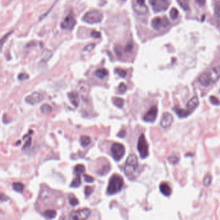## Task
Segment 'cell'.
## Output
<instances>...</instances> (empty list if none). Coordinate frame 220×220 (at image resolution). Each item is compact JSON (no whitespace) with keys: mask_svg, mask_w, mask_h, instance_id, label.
I'll return each mask as SVG.
<instances>
[{"mask_svg":"<svg viewBox=\"0 0 220 220\" xmlns=\"http://www.w3.org/2000/svg\"><path fill=\"white\" fill-rule=\"evenodd\" d=\"M220 78V66H216L203 73L199 78L200 84L205 87H208L216 82Z\"/></svg>","mask_w":220,"mask_h":220,"instance_id":"cell-1","label":"cell"},{"mask_svg":"<svg viewBox=\"0 0 220 220\" xmlns=\"http://www.w3.org/2000/svg\"><path fill=\"white\" fill-rule=\"evenodd\" d=\"M123 180L122 176L118 174L112 176L107 187V193L109 195L116 194L122 190L123 186Z\"/></svg>","mask_w":220,"mask_h":220,"instance_id":"cell-2","label":"cell"},{"mask_svg":"<svg viewBox=\"0 0 220 220\" xmlns=\"http://www.w3.org/2000/svg\"><path fill=\"white\" fill-rule=\"evenodd\" d=\"M138 157L134 154H130L126 160L124 167V172L127 176L132 175L138 167Z\"/></svg>","mask_w":220,"mask_h":220,"instance_id":"cell-3","label":"cell"},{"mask_svg":"<svg viewBox=\"0 0 220 220\" xmlns=\"http://www.w3.org/2000/svg\"><path fill=\"white\" fill-rule=\"evenodd\" d=\"M103 18L102 12L99 10H91L87 12L83 16V20L87 23L95 24L100 23Z\"/></svg>","mask_w":220,"mask_h":220,"instance_id":"cell-4","label":"cell"},{"mask_svg":"<svg viewBox=\"0 0 220 220\" xmlns=\"http://www.w3.org/2000/svg\"><path fill=\"white\" fill-rule=\"evenodd\" d=\"M137 148H138V151L139 153L141 158L145 159L148 156V145L143 134H141L139 137Z\"/></svg>","mask_w":220,"mask_h":220,"instance_id":"cell-5","label":"cell"},{"mask_svg":"<svg viewBox=\"0 0 220 220\" xmlns=\"http://www.w3.org/2000/svg\"><path fill=\"white\" fill-rule=\"evenodd\" d=\"M148 2L154 12L165 11L169 5V0H148Z\"/></svg>","mask_w":220,"mask_h":220,"instance_id":"cell-6","label":"cell"},{"mask_svg":"<svg viewBox=\"0 0 220 220\" xmlns=\"http://www.w3.org/2000/svg\"><path fill=\"white\" fill-rule=\"evenodd\" d=\"M125 148L121 143H114L111 147V153L116 161L121 160L125 155Z\"/></svg>","mask_w":220,"mask_h":220,"instance_id":"cell-7","label":"cell"},{"mask_svg":"<svg viewBox=\"0 0 220 220\" xmlns=\"http://www.w3.org/2000/svg\"><path fill=\"white\" fill-rule=\"evenodd\" d=\"M132 8L136 13L138 15H145L148 12V8L145 4V0H133Z\"/></svg>","mask_w":220,"mask_h":220,"instance_id":"cell-8","label":"cell"},{"mask_svg":"<svg viewBox=\"0 0 220 220\" xmlns=\"http://www.w3.org/2000/svg\"><path fill=\"white\" fill-rule=\"evenodd\" d=\"M91 211L89 209H83L78 210L72 211L70 214L69 218L76 220H84L87 219L90 215Z\"/></svg>","mask_w":220,"mask_h":220,"instance_id":"cell-9","label":"cell"},{"mask_svg":"<svg viewBox=\"0 0 220 220\" xmlns=\"http://www.w3.org/2000/svg\"><path fill=\"white\" fill-rule=\"evenodd\" d=\"M76 24V21L74 18V16L72 12L66 16V18L63 19V22L61 23V28L62 29H65V30L72 31L74 28V26Z\"/></svg>","mask_w":220,"mask_h":220,"instance_id":"cell-10","label":"cell"},{"mask_svg":"<svg viewBox=\"0 0 220 220\" xmlns=\"http://www.w3.org/2000/svg\"><path fill=\"white\" fill-rule=\"evenodd\" d=\"M43 99V96L38 92H34L25 98V101L31 105L38 104Z\"/></svg>","mask_w":220,"mask_h":220,"instance_id":"cell-11","label":"cell"},{"mask_svg":"<svg viewBox=\"0 0 220 220\" xmlns=\"http://www.w3.org/2000/svg\"><path fill=\"white\" fill-rule=\"evenodd\" d=\"M157 115V108L156 106L152 107L147 113L145 114L143 120L146 122L152 123L156 120Z\"/></svg>","mask_w":220,"mask_h":220,"instance_id":"cell-12","label":"cell"},{"mask_svg":"<svg viewBox=\"0 0 220 220\" xmlns=\"http://www.w3.org/2000/svg\"><path fill=\"white\" fill-rule=\"evenodd\" d=\"M173 122V117L171 113H165L160 121V125L162 128H166L171 125Z\"/></svg>","mask_w":220,"mask_h":220,"instance_id":"cell-13","label":"cell"},{"mask_svg":"<svg viewBox=\"0 0 220 220\" xmlns=\"http://www.w3.org/2000/svg\"><path fill=\"white\" fill-rule=\"evenodd\" d=\"M199 105V99L198 98V97L194 96L193 98H192L191 99L186 103V109L188 110H189L190 113H192L193 110H194L195 109H196Z\"/></svg>","mask_w":220,"mask_h":220,"instance_id":"cell-14","label":"cell"},{"mask_svg":"<svg viewBox=\"0 0 220 220\" xmlns=\"http://www.w3.org/2000/svg\"><path fill=\"white\" fill-rule=\"evenodd\" d=\"M68 97L70 99V102L72 103V105L75 107H78L80 104V99H79L78 94L76 92H71L68 94Z\"/></svg>","mask_w":220,"mask_h":220,"instance_id":"cell-15","label":"cell"},{"mask_svg":"<svg viewBox=\"0 0 220 220\" xmlns=\"http://www.w3.org/2000/svg\"><path fill=\"white\" fill-rule=\"evenodd\" d=\"M160 189L161 192L165 196H169L172 193V189L167 183H162L160 185Z\"/></svg>","mask_w":220,"mask_h":220,"instance_id":"cell-16","label":"cell"},{"mask_svg":"<svg viewBox=\"0 0 220 220\" xmlns=\"http://www.w3.org/2000/svg\"><path fill=\"white\" fill-rule=\"evenodd\" d=\"M108 74H109L108 70L104 68L98 69L96 70V72H95V75L99 79H103L105 78L106 76H108Z\"/></svg>","mask_w":220,"mask_h":220,"instance_id":"cell-17","label":"cell"},{"mask_svg":"<svg viewBox=\"0 0 220 220\" xmlns=\"http://www.w3.org/2000/svg\"><path fill=\"white\" fill-rule=\"evenodd\" d=\"M174 110H175L176 113L180 118H186V117H187L188 116H189L190 113H191L187 109L185 110V109H175Z\"/></svg>","mask_w":220,"mask_h":220,"instance_id":"cell-18","label":"cell"},{"mask_svg":"<svg viewBox=\"0 0 220 220\" xmlns=\"http://www.w3.org/2000/svg\"><path fill=\"white\" fill-rule=\"evenodd\" d=\"M151 25L155 30H158L161 27V18L160 17H156L151 22Z\"/></svg>","mask_w":220,"mask_h":220,"instance_id":"cell-19","label":"cell"},{"mask_svg":"<svg viewBox=\"0 0 220 220\" xmlns=\"http://www.w3.org/2000/svg\"><path fill=\"white\" fill-rule=\"evenodd\" d=\"M76 177H74V179L72 181L71 184H70V186L74 188H78L81 185V177L79 174H76Z\"/></svg>","mask_w":220,"mask_h":220,"instance_id":"cell-20","label":"cell"},{"mask_svg":"<svg viewBox=\"0 0 220 220\" xmlns=\"http://www.w3.org/2000/svg\"><path fill=\"white\" fill-rule=\"evenodd\" d=\"M90 142L91 139L89 136L84 135L80 137V143L81 145V146H83L84 147H86L88 146V145L90 143Z\"/></svg>","mask_w":220,"mask_h":220,"instance_id":"cell-21","label":"cell"},{"mask_svg":"<svg viewBox=\"0 0 220 220\" xmlns=\"http://www.w3.org/2000/svg\"><path fill=\"white\" fill-rule=\"evenodd\" d=\"M56 211L54 210H45L43 213L44 217L48 219H53L56 216Z\"/></svg>","mask_w":220,"mask_h":220,"instance_id":"cell-22","label":"cell"},{"mask_svg":"<svg viewBox=\"0 0 220 220\" xmlns=\"http://www.w3.org/2000/svg\"><path fill=\"white\" fill-rule=\"evenodd\" d=\"M113 103L118 108H122L125 104V100L123 98L115 97L113 98Z\"/></svg>","mask_w":220,"mask_h":220,"instance_id":"cell-23","label":"cell"},{"mask_svg":"<svg viewBox=\"0 0 220 220\" xmlns=\"http://www.w3.org/2000/svg\"><path fill=\"white\" fill-rule=\"evenodd\" d=\"M177 3L181 7V9L185 10L189 9V0H177Z\"/></svg>","mask_w":220,"mask_h":220,"instance_id":"cell-24","label":"cell"},{"mask_svg":"<svg viewBox=\"0 0 220 220\" xmlns=\"http://www.w3.org/2000/svg\"><path fill=\"white\" fill-rule=\"evenodd\" d=\"M12 187L18 192H22L23 189H24V185L22 183L19 182H16V183H13L12 184Z\"/></svg>","mask_w":220,"mask_h":220,"instance_id":"cell-25","label":"cell"},{"mask_svg":"<svg viewBox=\"0 0 220 220\" xmlns=\"http://www.w3.org/2000/svg\"><path fill=\"white\" fill-rule=\"evenodd\" d=\"M85 171V167L84 165L79 164L75 166L74 167V172L75 174H80L81 173H84Z\"/></svg>","mask_w":220,"mask_h":220,"instance_id":"cell-26","label":"cell"},{"mask_svg":"<svg viewBox=\"0 0 220 220\" xmlns=\"http://www.w3.org/2000/svg\"><path fill=\"white\" fill-rule=\"evenodd\" d=\"M40 110L41 111V113L43 114H48L52 111V108L48 105L44 104L41 107Z\"/></svg>","mask_w":220,"mask_h":220,"instance_id":"cell-27","label":"cell"},{"mask_svg":"<svg viewBox=\"0 0 220 220\" xmlns=\"http://www.w3.org/2000/svg\"><path fill=\"white\" fill-rule=\"evenodd\" d=\"M178 15H179V12H178L176 8H172L171 11H170V16H171L172 19H177Z\"/></svg>","mask_w":220,"mask_h":220,"instance_id":"cell-28","label":"cell"},{"mask_svg":"<svg viewBox=\"0 0 220 220\" xmlns=\"http://www.w3.org/2000/svg\"><path fill=\"white\" fill-rule=\"evenodd\" d=\"M69 203L70 204V205L72 206H76L78 203H79V201L78 199L74 196L73 194H71L70 196H69Z\"/></svg>","mask_w":220,"mask_h":220,"instance_id":"cell-29","label":"cell"},{"mask_svg":"<svg viewBox=\"0 0 220 220\" xmlns=\"http://www.w3.org/2000/svg\"><path fill=\"white\" fill-rule=\"evenodd\" d=\"M212 182V176L210 174H207L204 177L203 181V183L205 186H208L211 184Z\"/></svg>","mask_w":220,"mask_h":220,"instance_id":"cell-30","label":"cell"},{"mask_svg":"<svg viewBox=\"0 0 220 220\" xmlns=\"http://www.w3.org/2000/svg\"><path fill=\"white\" fill-rule=\"evenodd\" d=\"M214 15L216 17L220 18V1L216 2L214 7Z\"/></svg>","mask_w":220,"mask_h":220,"instance_id":"cell-31","label":"cell"},{"mask_svg":"<svg viewBox=\"0 0 220 220\" xmlns=\"http://www.w3.org/2000/svg\"><path fill=\"white\" fill-rule=\"evenodd\" d=\"M109 171H110L109 166L105 165L101 170H99V171L98 172V174H99V175H101V176L105 175V174H107L108 172H109Z\"/></svg>","mask_w":220,"mask_h":220,"instance_id":"cell-32","label":"cell"},{"mask_svg":"<svg viewBox=\"0 0 220 220\" xmlns=\"http://www.w3.org/2000/svg\"><path fill=\"white\" fill-rule=\"evenodd\" d=\"M168 161L172 165H176L179 161V158L176 156H172L168 157Z\"/></svg>","mask_w":220,"mask_h":220,"instance_id":"cell-33","label":"cell"},{"mask_svg":"<svg viewBox=\"0 0 220 220\" xmlns=\"http://www.w3.org/2000/svg\"><path fill=\"white\" fill-rule=\"evenodd\" d=\"M115 72L122 78H125L127 76V72L122 69H116Z\"/></svg>","mask_w":220,"mask_h":220,"instance_id":"cell-34","label":"cell"},{"mask_svg":"<svg viewBox=\"0 0 220 220\" xmlns=\"http://www.w3.org/2000/svg\"><path fill=\"white\" fill-rule=\"evenodd\" d=\"M118 89H119V93L123 94V93H125L127 91V85L125 84H124V83H121V84H120L119 85Z\"/></svg>","mask_w":220,"mask_h":220,"instance_id":"cell-35","label":"cell"},{"mask_svg":"<svg viewBox=\"0 0 220 220\" xmlns=\"http://www.w3.org/2000/svg\"><path fill=\"white\" fill-rule=\"evenodd\" d=\"M92 192H93V188L92 187V186H86L85 187L84 192H85V196L87 197L89 196L92 193Z\"/></svg>","mask_w":220,"mask_h":220,"instance_id":"cell-36","label":"cell"},{"mask_svg":"<svg viewBox=\"0 0 220 220\" xmlns=\"http://www.w3.org/2000/svg\"><path fill=\"white\" fill-rule=\"evenodd\" d=\"M210 101L212 104H213L214 105H220V101H219V100L216 96H211L210 97Z\"/></svg>","mask_w":220,"mask_h":220,"instance_id":"cell-37","label":"cell"},{"mask_svg":"<svg viewBox=\"0 0 220 220\" xmlns=\"http://www.w3.org/2000/svg\"><path fill=\"white\" fill-rule=\"evenodd\" d=\"M169 25H170V22L167 18L163 17L161 18V27L166 28V27H167Z\"/></svg>","mask_w":220,"mask_h":220,"instance_id":"cell-38","label":"cell"},{"mask_svg":"<svg viewBox=\"0 0 220 220\" xmlns=\"http://www.w3.org/2000/svg\"><path fill=\"white\" fill-rule=\"evenodd\" d=\"M28 78H29V76L26 73H21L19 74L18 77V80L21 81H24V80H28Z\"/></svg>","mask_w":220,"mask_h":220,"instance_id":"cell-39","label":"cell"},{"mask_svg":"<svg viewBox=\"0 0 220 220\" xmlns=\"http://www.w3.org/2000/svg\"><path fill=\"white\" fill-rule=\"evenodd\" d=\"M90 36H91V37H92V38H100L101 34L99 32H98V31H93L91 32Z\"/></svg>","mask_w":220,"mask_h":220,"instance_id":"cell-40","label":"cell"},{"mask_svg":"<svg viewBox=\"0 0 220 220\" xmlns=\"http://www.w3.org/2000/svg\"><path fill=\"white\" fill-rule=\"evenodd\" d=\"M95 46H96V45L94 44V43H90L88 45H87V46H85V47L84 48V51H88V52H90L91 51H92V50L94 48Z\"/></svg>","mask_w":220,"mask_h":220,"instance_id":"cell-41","label":"cell"},{"mask_svg":"<svg viewBox=\"0 0 220 220\" xmlns=\"http://www.w3.org/2000/svg\"><path fill=\"white\" fill-rule=\"evenodd\" d=\"M84 180L87 183H92L94 180V177H92V176H90L89 175H87V174H84Z\"/></svg>","mask_w":220,"mask_h":220,"instance_id":"cell-42","label":"cell"},{"mask_svg":"<svg viewBox=\"0 0 220 220\" xmlns=\"http://www.w3.org/2000/svg\"><path fill=\"white\" fill-rule=\"evenodd\" d=\"M132 49H133V44L132 43H129L125 47V51L127 52H131L132 51Z\"/></svg>","mask_w":220,"mask_h":220,"instance_id":"cell-43","label":"cell"},{"mask_svg":"<svg viewBox=\"0 0 220 220\" xmlns=\"http://www.w3.org/2000/svg\"><path fill=\"white\" fill-rule=\"evenodd\" d=\"M31 141H32V139H31V138L30 137V138H28V139L27 140V142H26L25 145L24 146H23V150H24V149L27 148V147H29L31 146Z\"/></svg>","mask_w":220,"mask_h":220,"instance_id":"cell-44","label":"cell"},{"mask_svg":"<svg viewBox=\"0 0 220 220\" xmlns=\"http://www.w3.org/2000/svg\"><path fill=\"white\" fill-rule=\"evenodd\" d=\"M126 134H127V133H126L125 130L123 129V130H122L121 131H120L119 132L118 134V136L120 137V138H124V137H125Z\"/></svg>","mask_w":220,"mask_h":220,"instance_id":"cell-45","label":"cell"},{"mask_svg":"<svg viewBox=\"0 0 220 220\" xmlns=\"http://www.w3.org/2000/svg\"><path fill=\"white\" fill-rule=\"evenodd\" d=\"M195 1H196V3L198 5H200L201 7L204 6L206 2V0H195Z\"/></svg>","mask_w":220,"mask_h":220,"instance_id":"cell-46","label":"cell"},{"mask_svg":"<svg viewBox=\"0 0 220 220\" xmlns=\"http://www.w3.org/2000/svg\"><path fill=\"white\" fill-rule=\"evenodd\" d=\"M122 1H126V0H122Z\"/></svg>","mask_w":220,"mask_h":220,"instance_id":"cell-47","label":"cell"}]
</instances>
